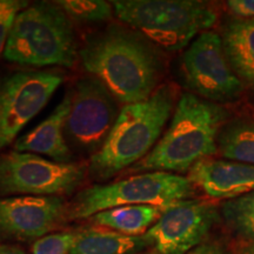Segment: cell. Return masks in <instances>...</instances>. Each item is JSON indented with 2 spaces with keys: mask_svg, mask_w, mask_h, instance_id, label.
<instances>
[{
  "mask_svg": "<svg viewBox=\"0 0 254 254\" xmlns=\"http://www.w3.org/2000/svg\"><path fill=\"white\" fill-rule=\"evenodd\" d=\"M79 56L84 68L125 105L147 100L164 72L157 46L122 25H111L91 36Z\"/></svg>",
  "mask_w": 254,
  "mask_h": 254,
  "instance_id": "1",
  "label": "cell"
},
{
  "mask_svg": "<svg viewBox=\"0 0 254 254\" xmlns=\"http://www.w3.org/2000/svg\"><path fill=\"white\" fill-rule=\"evenodd\" d=\"M227 113L219 104L193 93L178 101L170 126L154 148L133 165L134 172H187L218 152V138Z\"/></svg>",
  "mask_w": 254,
  "mask_h": 254,
  "instance_id": "2",
  "label": "cell"
},
{
  "mask_svg": "<svg viewBox=\"0 0 254 254\" xmlns=\"http://www.w3.org/2000/svg\"><path fill=\"white\" fill-rule=\"evenodd\" d=\"M174 103L176 90L163 85L147 100L124 105L107 140L91 157L92 176L109 179L142 160L160 140Z\"/></svg>",
  "mask_w": 254,
  "mask_h": 254,
  "instance_id": "3",
  "label": "cell"
},
{
  "mask_svg": "<svg viewBox=\"0 0 254 254\" xmlns=\"http://www.w3.org/2000/svg\"><path fill=\"white\" fill-rule=\"evenodd\" d=\"M78 45L71 19L56 2L28 5L15 15L2 58L31 67H71Z\"/></svg>",
  "mask_w": 254,
  "mask_h": 254,
  "instance_id": "4",
  "label": "cell"
},
{
  "mask_svg": "<svg viewBox=\"0 0 254 254\" xmlns=\"http://www.w3.org/2000/svg\"><path fill=\"white\" fill-rule=\"evenodd\" d=\"M112 6L123 23L166 51L186 47L218 17L207 2L195 0H119Z\"/></svg>",
  "mask_w": 254,
  "mask_h": 254,
  "instance_id": "5",
  "label": "cell"
},
{
  "mask_svg": "<svg viewBox=\"0 0 254 254\" xmlns=\"http://www.w3.org/2000/svg\"><path fill=\"white\" fill-rule=\"evenodd\" d=\"M195 190L189 178L170 172H145L106 185L82 190L68 209L69 219H85L119 206L150 205L161 211L193 199Z\"/></svg>",
  "mask_w": 254,
  "mask_h": 254,
  "instance_id": "6",
  "label": "cell"
},
{
  "mask_svg": "<svg viewBox=\"0 0 254 254\" xmlns=\"http://www.w3.org/2000/svg\"><path fill=\"white\" fill-rule=\"evenodd\" d=\"M82 165L62 164L27 152L0 154V196H62L84 183Z\"/></svg>",
  "mask_w": 254,
  "mask_h": 254,
  "instance_id": "7",
  "label": "cell"
},
{
  "mask_svg": "<svg viewBox=\"0 0 254 254\" xmlns=\"http://www.w3.org/2000/svg\"><path fill=\"white\" fill-rule=\"evenodd\" d=\"M63 81V73L53 69L17 71L0 78V151L17 140Z\"/></svg>",
  "mask_w": 254,
  "mask_h": 254,
  "instance_id": "8",
  "label": "cell"
},
{
  "mask_svg": "<svg viewBox=\"0 0 254 254\" xmlns=\"http://www.w3.org/2000/svg\"><path fill=\"white\" fill-rule=\"evenodd\" d=\"M118 103L97 78L91 75L79 79L72 88L71 110L65 123L68 145L81 153H97L118 119Z\"/></svg>",
  "mask_w": 254,
  "mask_h": 254,
  "instance_id": "9",
  "label": "cell"
},
{
  "mask_svg": "<svg viewBox=\"0 0 254 254\" xmlns=\"http://www.w3.org/2000/svg\"><path fill=\"white\" fill-rule=\"evenodd\" d=\"M182 72L187 87L195 95L214 104L237 100L244 84L232 69L220 34L206 31L187 47L182 58Z\"/></svg>",
  "mask_w": 254,
  "mask_h": 254,
  "instance_id": "10",
  "label": "cell"
},
{
  "mask_svg": "<svg viewBox=\"0 0 254 254\" xmlns=\"http://www.w3.org/2000/svg\"><path fill=\"white\" fill-rule=\"evenodd\" d=\"M219 218L220 212L212 202L184 200L165 209L144 237L155 254H187L205 243Z\"/></svg>",
  "mask_w": 254,
  "mask_h": 254,
  "instance_id": "11",
  "label": "cell"
},
{
  "mask_svg": "<svg viewBox=\"0 0 254 254\" xmlns=\"http://www.w3.org/2000/svg\"><path fill=\"white\" fill-rule=\"evenodd\" d=\"M68 215L63 196L0 198V237L21 241L49 236Z\"/></svg>",
  "mask_w": 254,
  "mask_h": 254,
  "instance_id": "12",
  "label": "cell"
},
{
  "mask_svg": "<svg viewBox=\"0 0 254 254\" xmlns=\"http://www.w3.org/2000/svg\"><path fill=\"white\" fill-rule=\"evenodd\" d=\"M189 179L209 198L233 199L254 190V165L206 158L190 168Z\"/></svg>",
  "mask_w": 254,
  "mask_h": 254,
  "instance_id": "13",
  "label": "cell"
},
{
  "mask_svg": "<svg viewBox=\"0 0 254 254\" xmlns=\"http://www.w3.org/2000/svg\"><path fill=\"white\" fill-rule=\"evenodd\" d=\"M72 90L45 120L14 141V151L45 155L56 163H72V152L65 136V123L71 110Z\"/></svg>",
  "mask_w": 254,
  "mask_h": 254,
  "instance_id": "14",
  "label": "cell"
},
{
  "mask_svg": "<svg viewBox=\"0 0 254 254\" xmlns=\"http://www.w3.org/2000/svg\"><path fill=\"white\" fill-rule=\"evenodd\" d=\"M220 36L233 72L243 84L254 87V18H233Z\"/></svg>",
  "mask_w": 254,
  "mask_h": 254,
  "instance_id": "15",
  "label": "cell"
},
{
  "mask_svg": "<svg viewBox=\"0 0 254 254\" xmlns=\"http://www.w3.org/2000/svg\"><path fill=\"white\" fill-rule=\"evenodd\" d=\"M147 247L144 236L129 237L97 226L77 232L69 254H139Z\"/></svg>",
  "mask_w": 254,
  "mask_h": 254,
  "instance_id": "16",
  "label": "cell"
},
{
  "mask_svg": "<svg viewBox=\"0 0 254 254\" xmlns=\"http://www.w3.org/2000/svg\"><path fill=\"white\" fill-rule=\"evenodd\" d=\"M164 211L150 205L119 206L92 217L97 226L129 237H141L153 226Z\"/></svg>",
  "mask_w": 254,
  "mask_h": 254,
  "instance_id": "17",
  "label": "cell"
},
{
  "mask_svg": "<svg viewBox=\"0 0 254 254\" xmlns=\"http://www.w3.org/2000/svg\"><path fill=\"white\" fill-rule=\"evenodd\" d=\"M218 152L225 160L254 165V122H238L222 128Z\"/></svg>",
  "mask_w": 254,
  "mask_h": 254,
  "instance_id": "18",
  "label": "cell"
},
{
  "mask_svg": "<svg viewBox=\"0 0 254 254\" xmlns=\"http://www.w3.org/2000/svg\"><path fill=\"white\" fill-rule=\"evenodd\" d=\"M220 217L238 239L254 240V190L225 200Z\"/></svg>",
  "mask_w": 254,
  "mask_h": 254,
  "instance_id": "19",
  "label": "cell"
},
{
  "mask_svg": "<svg viewBox=\"0 0 254 254\" xmlns=\"http://www.w3.org/2000/svg\"><path fill=\"white\" fill-rule=\"evenodd\" d=\"M56 4L67 14L69 19L79 21H105L112 15L113 6L101 0H63Z\"/></svg>",
  "mask_w": 254,
  "mask_h": 254,
  "instance_id": "20",
  "label": "cell"
},
{
  "mask_svg": "<svg viewBox=\"0 0 254 254\" xmlns=\"http://www.w3.org/2000/svg\"><path fill=\"white\" fill-rule=\"evenodd\" d=\"M77 233L63 232L38 239L32 246V254H69Z\"/></svg>",
  "mask_w": 254,
  "mask_h": 254,
  "instance_id": "21",
  "label": "cell"
},
{
  "mask_svg": "<svg viewBox=\"0 0 254 254\" xmlns=\"http://www.w3.org/2000/svg\"><path fill=\"white\" fill-rule=\"evenodd\" d=\"M226 5L234 18H254V0H231Z\"/></svg>",
  "mask_w": 254,
  "mask_h": 254,
  "instance_id": "22",
  "label": "cell"
},
{
  "mask_svg": "<svg viewBox=\"0 0 254 254\" xmlns=\"http://www.w3.org/2000/svg\"><path fill=\"white\" fill-rule=\"evenodd\" d=\"M27 6L28 2L21 0H0V23L12 15L18 14Z\"/></svg>",
  "mask_w": 254,
  "mask_h": 254,
  "instance_id": "23",
  "label": "cell"
},
{
  "mask_svg": "<svg viewBox=\"0 0 254 254\" xmlns=\"http://www.w3.org/2000/svg\"><path fill=\"white\" fill-rule=\"evenodd\" d=\"M187 254H230L221 244L214 241H205Z\"/></svg>",
  "mask_w": 254,
  "mask_h": 254,
  "instance_id": "24",
  "label": "cell"
},
{
  "mask_svg": "<svg viewBox=\"0 0 254 254\" xmlns=\"http://www.w3.org/2000/svg\"><path fill=\"white\" fill-rule=\"evenodd\" d=\"M230 254H254V240L238 239L232 245Z\"/></svg>",
  "mask_w": 254,
  "mask_h": 254,
  "instance_id": "25",
  "label": "cell"
},
{
  "mask_svg": "<svg viewBox=\"0 0 254 254\" xmlns=\"http://www.w3.org/2000/svg\"><path fill=\"white\" fill-rule=\"evenodd\" d=\"M15 15H12V17L5 19L4 21H1V23H0V57L4 56L6 41H7L9 30H11L12 24H13Z\"/></svg>",
  "mask_w": 254,
  "mask_h": 254,
  "instance_id": "26",
  "label": "cell"
},
{
  "mask_svg": "<svg viewBox=\"0 0 254 254\" xmlns=\"http://www.w3.org/2000/svg\"><path fill=\"white\" fill-rule=\"evenodd\" d=\"M0 254H28L20 247L13 245H0Z\"/></svg>",
  "mask_w": 254,
  "mask_h": 254,
  "instance_id": "27",
  "label": "cell"
},
{
  "mask_svg": "<svg viewBox=\"0 0 254 254\" xmlns=\"http://www.w3.org/2000/svg\"><path fill=\"white\" fill-rule=\"evenodd\" d=\"M139 254H155V252L153 250H150V251H144V252H141Z\"/></svg>",
  "mask_w": 254,
  "mask_h": 254,
  "instance_id": "28",
  "label": "cell"
}]
</instances>
